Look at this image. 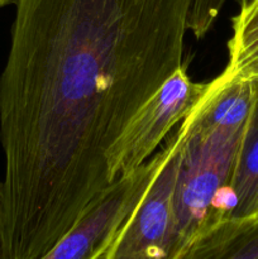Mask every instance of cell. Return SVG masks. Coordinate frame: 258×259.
I'll return each mask as SVG.
<instances>
[{
    "instance_id": "cell-1",
    "label": "cell",
    "mask_w": 258,
    "mask_h": 259,
    "mask_svg": "<svg viewBox=\"0 0 258 259\" xmlns=\"http://www.w3.org/2000/svg\"><path fill=\"white\" fill-rule=\"evenodd\" d=\"M194 0H14L0 73V259H39L113 184L109 158L182 67Z\"/></svg>"
},
{
    "instance_id": "cell-2",
    "label": "cell",
    "mask_w": 258,
    "mask_h": 259,
    "mask_svg": "<svg viewBox=\"0 0 258 259\" xmlns=\"http://www.w3.org/2000/svg\"><path fill=\"white\" fill-rule=\"evenodd\" d=\"M172 217L182 255L197 237L228 218V194L244 128L214 120L200 105L182 120Z\"/></svg>"
},
{
    "instance_id": "cell-3",
    "label": "cell",
    "mask_w": 258,
    "mask_h": 259,
    "mask_svg": "<svg viewBox=\"0 0 258 259\" xmlns=\"http://www.w3.org/2000/svg\"><path fill=\"white\" fill-rule=\"evenodd\" d=\"M167 146L94 197L80 219L39 259H103L161 168Z\"/></svg>"
},
{
    "instance_id": "cell-4",
    "label": "cell",
    "mask_w": 258,
    "mask_h": 259,
    "mask_svg": "<svg viewBox=\"0 0 258 259\" xmlns=\"http://www.w3.org/2000/svg\"><path fill=\"white\" fill-rule=\"evenodd\" d=\"M182 129L167 139V154L136 209L120 228L103 259H181L174 230L172 201Z\"/></svg>"
},
{
    "instance_id": "cell-5",
    "label": "cell",
    "mask_w": 258,
    "mask_h": 259,
    "mask_svg": "<svg viewBox=\"0 0 258 259\" xmlns=\"http://www.w3.org/2000/svg\"><path fill=\"white\" fill-rule=\"evenodd\" d=\"M209 83L190 80L184 67L175 71L141 106L116 141L109 158L113 182L146 163L175 125L206 94Z\"/></svg>"
},
{
    "instance_id": "cell-6",
    "label": "cell",
    "mask_w": 258,
    "mask_h": 259,
    "mask_svg": "<svg viewBox=\"0 0 258 259\" xmlns=\"http://www.w3.org/2000/svg\"><path fill=\"white\" fill-rule=\"evenodd\" d=\"M181 259H258V214L219 220L191 243Z\"/></svg>"
},
{
    "instance_id": "cell-7",
    "label": "cell",
    "mask_w": 258,
    "mask_h": 259,
    "mask_svg": "<svg viewBox=\"0 0 258 259\" xmlns=\"http://www.w3.org/2000/svg\"><path fill=\"white\" fill-rule=\"evenodd\" d=\"M258 206V80L255 100L228 194V218L254 215Z\"/></svg>"
},
{
    "instance_id": "cell-8",
    "label": "cell",
    "mask_w": 258,
    "mask_h": 259,
    "mask_svg": "<svg viewBox=\"0 0 258 259\" xmlns=\"http://www.w3.org/2000/svg\"><path fill=\"white\" fill-rule=\"evenodd\" d=\"M232 22L229 60L223 73L233 80H258V0L240 8Z\"/></svg>"
},
{
    "instance_id": "cell-9",
    "label": "cell",
    "mask_w": 258,
    "mask_h": 259,
    "mask_svg": "<svg viewBox=\"0 0 258 259\" xmlns=\"http://www.w3.org/2000/svg\"><path fill=\"white\" fill-rule=\"evenodd\" d=\"M227 0H194L189 18V29L201 39L214 25Z\"/></svg>"
},
{
    "instance_id": "cell-10",
    "label": "cell",
    "mask_w": 258,
    "mask_h": 259,
    "mask_svg": "<svg viewBox=\"0 0 258 259\" xmlns=\"http://www.w3.org/2000/svg\"><path fill=\"white\" fill-rule=\"evenodd\" d=\"M235 2L238 3L239 8H243V7H245V5L249 4V3L252 2V0H235Z\"/></svg>"
},
{
    "instance_id": "cell-11",
    "label": "cell",
    "mask_w": 258,
    "mask_h": 259,
    "mask_svg": "<svg viewBox=\"0 0 258 259\" xmlns=\"http://www.w3.org/2000/svg\"><path fill=\"white\" fill-rule=\"evenodd\" d=\"M13 3H14V0H0V8H4L7 5L13 4Z\"/></svg>"
},
{
    "instance_id": "cell-12",
    "label": "cell",
    "mask_w": 258,
    "mask_h": 259,
    "mask_svg": "<svg viewBox=\"0 0 258 259\" xmlns=\"http://www.w3.org/2000/svg\"><path fill=\"white\" fill-rule=\"evenodd\" d=\"M0 194H2V182H0Z\"/></svg>"
},
{
    "instance_id": "cell-13",
    "label": "cell",
    "mask_w": 258,
    "mask_h": 259,
    "mask_svg": "<svg viewBox=\"0 0 258 259\" xmlns=\"http://www.w3.org/2000/svg\"><path fill=\"white\" fill-rule=\"evenodd\" d=\"M255 214H258V206H257V211H255ZM255 214H254V215H255Z\"/></svg>"
}]
</instances>
